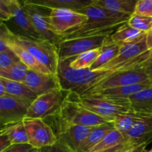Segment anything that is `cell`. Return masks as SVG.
<instances>
[{
	"instance_id": "cell-34",
	"label": "cell",
	"mask_w": 152,
	"mask_h": 152,
	"mask_svg": "<svg viewBox=\"0 0 152 152\" xmlns=\"http://www.w3.org/2000/svg\"><path fill=\"white\" fill-rule=\"evenodd\" d=\"M45 152H75L73 151L71 148L68 146L66 144L64 143L63 142L57 140L56 143L54 145H51L50 147L45 148Z\"/></svg>"
},
{
	"instance_id": "cell-15",
	"label": "cell",
	"mask_w": 152,
	"mask_h": 152,
	"mask_svg": "<svg viewBox=\"0 0 152 152\" xmlns=\"http://www.w3.org/2000/svg\"><path fill=\"white\" fill-rule=\"evenodd\" d=\"M94 128L83 126H68L57 129L54 133L57 140L66 144L73 151L77 152L82 142Z\"/></svg>"
},
{
	"instance_id": "cell-17",
	"label": "cell",
	"mask_w": 152,
	"mask_h": 152,
	"mask_svg": "<svg viewBox=\"0 0 152 152\" xmlns=\"http://www.w3.org/2000/svg\"><path fill=\"white\" fill-rule=\"evenodd\" d=\"M4 83L6 95L14 97L28 107L37 99L38 95L25 86L23 83L10 81L1 78Z\"/></svg>"
},
{
	"instance_id": "cell-39",
	"label": "cell",
	"mask_w": 152,
	"mask_h": 152,
	"mask_svg": "<svg viewBox=\"0 0 152 152\" xmlns=\"http://www.w3.org/2000/svg\"><path fill=\"white\" fill-rule=\"evenodd\" d=\"M0 11L11 17L10 7H9L8 4V0H0Z\"/></svg>"
},
{
	"instance_id": "cell-43",
	"label": "cell",
	"mask_w": 152,
	"mask_h": 152,
	"mask_svg": "<svg viewBox=\"0 0 152 152\" xmlns=\"http://www.w3.org/2000/svg\"><path fill=\"white\" fill-rule=\"evenodd\" d=\"M9 48L7 46V42L4 40L0 39V53L2 51H4V50H7Z\"/></svg>"
},
{
	"instance_id": "cell-22",
	"label": "cell",
	"mask_w": 152,
	"mask_h": 152,
	"mask_svg": "<svg viewBox=\"0 0 152 152\" xmlns=\"http://www.w3.org/2000/svg\"><path fill=\"white\" fill-rule=\"evenodd\" d=\"M145 33L132 28L127 22L120 25L113 34L108 37V39L113 43L120 45L129 44L138 41L145 36Z\"/></svg>"
},
{
	"instance_id": "cell-4",
	"label": "cell",
	"mask_w": 152,
	"mask_h": 152,
	"mask_svg": "<svg viewBox=\"0 0 152 152\" xmlns=\"http://www.w3.org/2000/svg\"><path fill=\"white\" fill-rule=\"evenodd\" d=\"M53 117L55 131L68 126L95 127L110 122L66 97Z\"/></svg>"
},
{
	"instance_id": "cell-13",
	"label": "cell",
	"mask_w": 152,
	"mask_h": 152,
	"mask_svg": "<svg viewBox=\"0 0 152 152\" xmlns=\"http://www.w3.org/2000/svg\"><path fill=\"white\" fill-rule=\"evenodd\" d=\"M125 140L127 149L152 142V116L145 115L138 121L125 136Z\"/></svg>"
},
{
	"instance_id": "cell-25",
	"label": "cell",
	"mask_w": 152,
	"mask_h": 152,
	"mask_svg": "<svg viewBox=\"0 0 152 152\" xmlns=\"http://www.w3.org/2000/svg\"><path fill=\"white\" fill-rule=\"evenodd\" d=\"M121 46L116 43L110 42L107 38L106 41L103 45L101 47V51L97 59H96L93 65L91 66L90 69L92 71L102 69L105 65L109 63L118 55Z\"/></svg>"
},
{
	"instance_id": "cell-5",
	"label": "cell",
	"mask_w": 152,
	"mask_h": 152,
	"mask_svg": "<svg viewBox=\"0 0 152 152\" xmlns=\"http://www.w3.org/2000/svg\"><path fill=\"white\" fill-rule=\"evenodd\" d=\"M13 40L31 53L51 74L56 75L59 61L57 46L47 40L17 34H15Z\"/></svg>"
},
{
	"instance_id": "cell-30",
	"label": "cell",
	"mask_w": 152,
	"mask_h": 152,
	"mask_svg": "<svg viewBox=\"0 0 152 152\" xmlns=\"http://www.w3.org/2000/svg\"><path fill=\"white\" fill-rule=\"evenodd\" d=\"M29 69L22 62H19L5 70L0 71V78L10 81L23 83Z\"/></svg>"
},
{
	"instance_id": "cell-1",
	"label": "cell",
	"mask_w": 152,
	"mask_h": 152,
	"mask_svg": "<svg viewBox=\"0 0 152 152\" xmlns=\"http://www.w3.org/2000/svg\"><path fill=\"white\" fill-rule=\"evenodd\" d=\"M77 12L86 15L88 20L79 28L62 35L61 37L62 40L104 34L111 35L114 32L116 27L127 22L130 17L113 13L93 2Z\"/></svg>"
},
{
	"instance_id": "cell-19",
	"label": "cell",
	"mask_w": 152,
	"mask_h": 152,
	"mask_svg": "<svg viewBox=\"0 0 152 152\" xmlns=\"http://www.w3.org/2000/svg\"><path fill=\"white\" fill-rule=\"evenodd\" d=\"M93 4L113 13L131 16L134 13L136 0H92Z\"/></svg>"
},
{
	"instance_id": "cell-2",
	"label": "cell",
	"mask_w": 152,
	"mask_h": 152,
	"mask_svg": "<svg viewBox=\"0 0 152 152\" xmlns=\"http://www.w3.org/2000/svg\"><path fill=\"white\" fill-rule=\"evenodd\" d=\"M71 58L59 59L56 76L60 88L63 91L74 92L78 95L83 94L88 89L118 71L120 69H99L92 71L90 68L74 69L70 67Z\"/></svg>"
},
{
	"instance_id": "cell-35",
	"label": "cell",
	"mask_w": 152,
	"mask_h": 152,
	"mask_svg": "<svg viewBox=\"0 0 152 152\" xmlns=\"http://www.w3.org/2000/svg\"><path fill=\"white\" fill-rule=\"evenodd\" d=\"M14 37L15 34L9 29L8 27L2 22H0V39L8 43L13 39Z\"/></svg>"
},
{
	"instance_id": "cell-21",
	"label": "cell",
	"mask_w": 152,
	"mask_h": 152,
	"mask_svg": "<svg viewBox=\"0 0 152 152\" xmlns=\"http://www.w3.org/2000/svg\"><path fill=\"white\" fill-rule=\"evenodd\" d=\"M30 3L48 10L52 9H68L78 11L89 5L92 0H28Z\"/></svg>"
},
{
	"instance_id": "cell-18",
	"label": "cell",
	"mask_w": 152,
	"mask_h": 152,
	"mask_svg": "<svg viewBox=\"0 0 152 152\" xmlns=\"http://www.w3.org/2000/svg\"><path fill=\"white\" fill-rule=\"evenodd\" d=\"M7 46L17 56L19 61L22 62L29 70L43 74H51L48 69L39 62L31 53H30L26 49L16 42L13 39L7 43Z\"/></svg>"
},
{
	"instance_id": "cell-16",
	"label": "cell",
	"mask_w": 152,
	"mask_h": 152,
	"mask_svg": "<svg viewBox=\"0 0 152 152\" xmlns=\"http://www.w3.org/2000/svg\"><path fill=\"white\" fill-rule=\"evenodd\" d=\"M8 4L11 19L25 32L26 37L33 39H41L39 34L33 26L22 2L17 0H8Z\"/></svg>"
},
{
	"instance_id": "cell-9",
	"label": "cell",
	"mask_w": 152,
	"mask_h": 152,
	"mask_svg": "<svg viewBox=\"0 0 152 152\" xmlns=\"http://www.w3.org/2000/svg\"><path fill=\"white\" fill-rule=\"evenodd\" d=\"M109 36L104 34L62 40L57 46L59 59H70L89 50L100 48Z\"/></svg>"
},
{
	"instance_id": "cell-29",
	"label": "cell",
	"mask_w": 152,
	"mask_h": 152,
	"mask_svg": "<svg viewBox=\"0 0 152 152\" xmlns=\"http://www.w3.org/2000/svg\"><path fill=\"white\" fill-rule=\"evenodd\" d=\"M101 51L100 48L94 49L71 58L70 67L74 69H86L90 68L94 62L97 59Z\"/></svg>"
},
{
	"instance_id": "cell-31",
	"label": "cell",
	"mask_w": 152,
	"mask_h": 152,
	"mask_svg": "<svg viewBox=\"0 0 152 152\" xmlns=\"http://www.w3.org/2000/svg\"><path fill=\"white\" fill-rule=\"evenodd\" d=\"M127 23L132 28L146 34L152 27V17L134 13L129 17Z\"/></svg>"
},
{
	"instance_id": "cell-8",
	"label": "cell",
	"mask_w": 152,
	"mask_h": 152,
	"mask_svg": "<svg viewBox=\"0 0 152 152\" xmlns=\"http://www.w3.org/2000/svg\"><path fill=\"white\" fill-rule=\"evenodd\" d=\"M22 122L28 135V144L33 148L40 150L54 145L57 141L52 127L44 120L25 117Z\"/></svg>"
},
{
	"instance_id": "cell-14",
	"label": "cell",
	"mask_w": 152,
	"mask_h": 152,
	"mask_svg": "<svg viewBox=\"0 0 152 152\" xmlns=\"http://www.w3.org/2000/svg\"><path fill=\"white\" fill-rule=\"evenodd\" d=\"M23 83L37 95H41L53 89L59 88L57 76L52 74H43L29 70Z\"/></svg>"
},
{
	"instance_id": "cell-23",
	"label": "cell",
	"mask_w": 152,
	"mask_h": 152,
	"mask_svg": "<svg viewBox=\"0 0 152 152\" xmlns=\"http://www.w3.org/2000/svg\"><path fill=\"white\" fill-rule=\"evenodd\" d=\"M151 86V83L131 85V86L105 89V90L101 91H99L91 95H96V96H102V97L114 98V99H129L131 96H134V95L139 93L140 91H142L143 89L147 88L150 87Z\"/></svg>"
},
{
	"instance_id": "cell-6",
	"label": "cell",
	"mask_w": 152,
	"mask_h": 152,
	"mask_svg": "<svg viewBox=\"0 0 152 152\" xmlns=\"http://www.w3.org/2000/svg\"><path fill=\"white\" fill-rule=\"evenodd\" d=\"M142 83H151L152 82L147 75L146 73L141 66L137 67L129 71H118L109 77H106L88 89L86 92L79 96L91 95L95 93L105 90V89L114 88L122 86H131V85L142 84ZM78 95V94H77Z\"/></svg>"
},
{
	"instance_id": "cell-49",
	"label": "cell",
	"mask_w": 152,
	"mask_h": 152,
	"mask_svg": "<svg viewBox=\"0 0 152 152\" xmlns=\"http://www.w3.org/2000/svg\"><path fill=\"white\" fill-rule=\"evenodd\" d=\"M39 152H40V151H39Z\"/></svg>"
},
{
	"instance_id": "cell-28",
	"label": "cell",
	"mask_w": 152,
	"mask_h": 152,
	"mask_svg": "<svg viewBox=\"0 0 152 152\" xmlns=\"http://www.w3.org/2000/svg\"><path fill=\"white\" fill-rule=\"evenodd\" d=\"M4 132L11 144H28V135L22 120L6 126Z\"/></svg>"
},
{
	"instance_id": "cell-11",
	"label": "cell",
	"mask_w": 152,
	"mask_h": 152,
	"mask_svg": "<svg viewBox=\"0 0 152 152\" xmlns=\"http://www.w3.org/2000/svg\"><path fill=\"white\" fill-rule=\"evenodd\" d=\"M88 20L83 13L68 9H52L49 11V22L53 32L62 37L81 26Z\"/></svg>"
},
{
	"instance_id": "cell-32",
	"label": "cell",
	"mask_w": 152,
	"mask_h": 152,
	"mask_svg": "<svg viewBox=\"0 0 152 152\" xmlns=\"http://www.w3.org/2000/svg\"><path fill=\"white\" fill-rule=\"evenodd\" d=\"M19 62V58L10 48L0 53V71L7 69Z\"/></svg>"
},
{
	"instance_id": "cell-47",
	"label": "cell",
	"mask_w": 152,
	"mask_h": 152,
	"mask_svg": "<svg viewBox=\"0 0 152 152\" xmlns=\"http://www.w3.org/2000/svg\"><path fill=\"white\" fill-rule=\"evenodd\" d=\"M40 152H45V148H42V149H40Z\"/></svg>"
},
{
	"instance_id": "cell-12",
	"label": "cell",
	"mask_w": 152,
	"mask_h": 152,
	"mask_svg": "<svg viewBox=\"0 0 152 152\" xmlns=\"http://www.w3.org/2000/svg\"><path fill=\"white\" fill-rule=\"evenodd\" d=\"M28 106L14 97L5 95L0 97V126L22 121Z\"/></svg>"
},
{
	"instance_id": "cell-26",
	"label": "cell",
	"mask_w": 152,
	"mask_h": 152,
	"mask_svg": "<svg viewBox=\"0 0 152 152\" xmlns=\"http://www.w3.org/2000/svg\"><path fill=\"white\" fill-rule=\"evenodd\" d=\"M145 116V114H139V113L134 112L132 111L126 114L119 115L113 121L114 128L117 131H119L125 137V136L129 133L133 126L138 121L142 120Z\"/></svg>"
},
{
	"instance_id": "cell-27",
	"label": "cell",
	"mask_w": 152,
	"mask_h": 152,
	"mask_svg": "<svg viewBox=\"0 0 152 152\" xmlns=\"http://www.w3.org/2000/svg\"><path fill=\"white\" fill-rule=\"evenodd\" d=\"M125 137L117 129H113L108 132L105 137L92 149L91 152L102 151L112 149L122 145H125Z\"/></svg>"
},
{
	"instance_id": "cell-38",
	"label": "cell",
	"mask_w": 152,
	"mask_h": 152,
	"mask_svg": "<svg viewBox=\"0 0 152 152\" xmlns=\"http://www.w3.org/2000/svg\"><path fill=\"white\" fill-rule=\"evenodd\" d=\"M140 66L143 68L145 72L146 73V74L148 76V77L152 82V53L149 56V58L146 59Z\"/></svg>"
},
{
	"instance_id": "cell-20",
	"label": "cell",
	"mask_w": 152,
	"mask_h": 152,
	"mask_svg": "<svg viewBox=\"0 0 152 152\" xmlns=\"http://www.w3.org/2000/svg\"><path fill=\"white\" fill-rule=\"evenodd\" d=\"M129 101L132 111L152 116V86L131 96Z\"/></svg>"
},
{
	"instance_id": "cell-24",
	"label": "cell",
	"mask_w": 152,
	"mask_h": 152,
	"mask_svg": "<svg viewBox=\"0 0 152 152\" xmlns=\"http://www.w3.org/2000/svg\"><path fill=\"white\" fill-rule=\"evenodd\" d=\"M113 122L96 126L92 129L87 137L82 142L77 152H91L94 148L105 137V135L114 129Z\"/></svg>"
},
{
	"instance_id": "cell-44",
	"label": "cell",
	"mask_w": 152,
	"mask_h": 152,
	"mask_svg": "<svg viewBox=\"0 0 152 152\" xmlns=\"http://www.w3.org/2000/svg\"><path fill=\"white\" fill-rule=\"evenodd\" d=\"M5 95H6V93H5V88H4V83H3L1 79L0 78V97L5 96Z\"/></svg>"
},
{
	"instance_id": "cell-45",
	"label": "cell",
	"mask_w": 152,
	"mask_h": 152,
	"mask_svg": "<svg viewBox=\"0 0 152 152\" xmlns=\"http://www.w3.org/2000/svg\"><path fill=\"white\" fill-rule=\"evenodd\" d=\"M10 19H11V17H10V16H7V15L4 14V13H1V12L0 11V20L8 21V20H10Z\"/></svg>"
},
{
	"instance_id": "cell-10",
	"label": "cell",
	"mask_w": 152,
	"mask_h": 152,
	"mask_svg": "<svg viewBox=\"0 0 152 152\" xmlns=\"http://www.w3.org/2000/svg\"><path fill=\"white\" fill-rule=\"evenodd\" d=\"M21 2L33 26L39 34L42 39L47 40L56 46L59 45L62 41V37L56 35L53 32L49 22V12L47 11L48 9L31 4L28 0Z\"/></svg>"
},
{
	"instance_id": "cell-33",
	"label": "cell",
	"mask_w": 152,
	"mask_h": 152,
	"mask_svg": "<svg viewBox=\"0 0 152 152\" xmlns=\"http://www.w3.org/2000/svg\"><path fill=\"white\" fill-rule=\"evenodd\" d=\"M135 14L152 17V0H138L134 10Z\"/></svg>"
},
{
	"instance_id": "cell-37",
	"label": "cell",
	"mask_w": 152,
	"mask_h": 152,
	"mask_svg": "<svg viewBox=\"0 0 152 152\" xmlns=\"http://www.w3.org/2000/svg\"><path fill=\"white\" fill-rule=\"evenodd\" d=\"M6 126H0V152H2L4 149L12 145L10 141L4 132V129Z\"/></svg>"
},
{
	"instance_id": "cell-42",
	"label": "cell",
	"mask_w": 152,
	"mask_h": 152,
	"mask_svg": "<svg viewBox=\"0 0 152 152\" xmlns=\"http://www.w3.org/2000/svg\"><path fill=\"white\" fill-rule=\"evenodd\" d=\"M126 150H127V148L125 145H122L120 146L117 147V148H112L110 150H106V151H96V152H124Z\"/></svg>"
},
{
	"instance_id": "cell-3",
	"label": "cell",
	"mask_w": 152,
	"mask_h": 152,
	"mask_svg": "<svg viewBox=\"0 0 152 152\" xmlns=\"http://www.w3.org/2000/svg\"><path fill=\"white\" fill-rule=\"evenodd\" d=\"M65 97L110 122L114 121L119 115L131 111L129 99H114L96 95L79 96L74 92H68Z\"/></svg>"
},
{
	"instance_id": "cell-48",
	"label": "cell",
	"mask_w": 152,
	"mask_h": 152,
	"mask_svg": "<svg viewBox=\"0 0 152 152\" xmlns=\"http://www.w3.org/2000/svg\"><path fill=\"white\" fill-rule=\"evenodd\" d=\"M148 152H152V148H151V150H150V151H148Z\"/></svg>"
},
{
	"instance_id": "cell-46",
	"label": "cell",
	"mask_w": 152,
	"mask_h": 152,
	"mask_svg": "<svg viewBox=\"0 0 152 152\" xmlns=\"http://www.w3.org/2000/svg\"><path fill=\"white\" fill-rule=\"evenodd\" d=\"M40 150H37V149H35V148H33L32 150H31L30 151L28 152H39Z\"/></svg>"
},
{
	"instance_id": "cell-36",
	"label": "cell",
	"mask_w": 152,
	"mask_h": 152,
	"mask_svg": "<svg viewBox=\"0 0 152 152\" xmlns=\"http://www.w3.org/2000/svg\"><path fill=\"white\" fill-rule=\"evenodd\" d=\"M32 149L29 144H12L2 152H28Z\"/></svg>"
},
{
	"instance_id": "cell-41",
	"label": "cell",
	"mask_w": 152,
	"mask_h": 152,
	"mask_svg": "<svg viewBox=\"0 0 152 152\" xmlns=\"http://www.w3.org/2000/svg\"><path fill=\"white\" fill-rule=\"evenodd\" d=\"M147 145H148L147 144H142V145H137V146L132 147V148H129V149L126 150L124 152H143L145 151Z\"/></svg>"
},
{
	"instance_id": "cell-40",
	"label": "cell",
	"mask_w": 152,
	"mask_h": 152,
	"mask_svg": "<svg viewBox=\"0 0 152 152\" xmlns=\"http://www.w3.org/2000/svg\"><path fill=\"white\" fill-rule=\"evenodd\" d=\"M145 40H146V45L148 49L149 50H152V27L151 29L146 33L145 35Z\"/></svg>"
},
{
	"instance_id": "cell-7",
	"label": "cell",
	"mask_w": 152,
	"mask_h": 152,
	"mask_svg": "<svg viewBox=\"0 0 152 152\" xmlns=\"http://www.w3.org/2000/svg\"><path fill=\"white\" fill-rule=\"evenodd\" d=\"M65 97L60 88L39 95L28 108L25 117L44 120L53 117L59 111Z\"/></svg>"
}]
</instances>
